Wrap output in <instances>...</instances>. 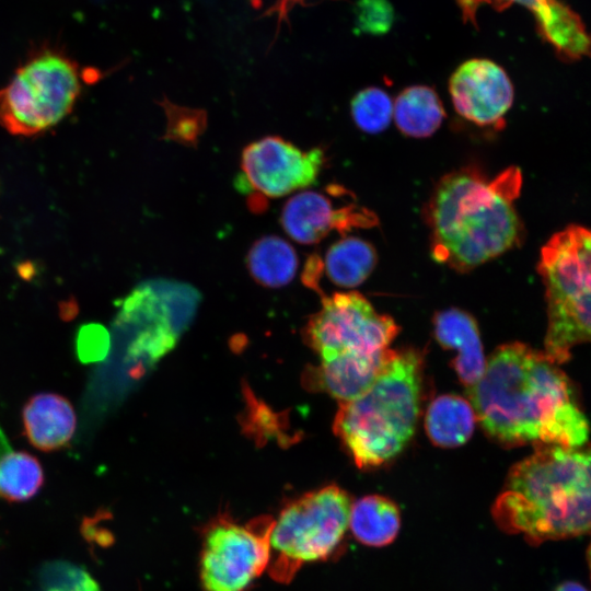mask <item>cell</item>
Returning <instances> with one entry per match:
<instances>
[{
    "mask_svg": "<svg viewBox=\"0 0 591 591\" xmlns=\"http://www.w3.org/2000/svg\"><path fill=\"white\" fill-rule=\"evenodd\" d=\"M467 395L485 432L506 447H582L589 422L569 379L544 352L498 347Z\"/></svg>",
    "mask_w": 591,
    "mask_h": 591,
    "instance_id": "obj_1",
    "label": "cell"
},
{
    "mask_svg": "<svg viewBox=\"0 0 591 591\" xmlns=\"http://www.w3.org/2000/svg\"><path fill=\"white\" fill-rule=\"evenodd\" d=\"M522 173L488 177L474 166L440 178L426 206L433 259L465 273L515 247L523 227L514 208Z\"/></svg>",
    "mask_w": 591,
    "mask_h": 591,
    "instance_id": "obj_2",
    "label": "cell"
},
{
    "mask_svg": "<svg viewBox=\"0 0 591 591\" xmlns=\"http://www.w3.org/2000/svg\"><path fill=\"white\" fill-rule=\"evenodd\" d=\"M491 517L531 545L591 533V447H537L510 468Z\"/></svg>",
    "mask_w": 591,
    "mask_h": 591,
    "instance_id": "obj_3",
    "label": "cell"
},
{
    "mask_svg": "<svg viewBox=\"0 0 591 591\" xmlns=\"http://www.w3.org/2000/svg\"><path fill=\"white\" fill-rule=\"evenodd\" d=\"M421 356L396 351L373 384L341 402L333 429L360 468L395 457L412 439L420 410Z\"/></svg>",
    "mask_w": 591,
    "mask_h": 591,
    "instance_id": "obj_4",
    "label": "cell"
},
{
    "mask_svg": "<svg viewBox=\"0 0 591 591\" xmlns=\"http://www.w3.org/2000/svg\"><path fill=\"white\" fill-rule=\"evenodd\" d=\"M537 269L547 303L544 354L560 364L575 346L591 343V230L569 225L555 233L541 250Z\"/></svg>",
    "mask_w": 591,
    "mask_h": 591,
    "instance_id": "obj_5",
    "label": "cell"
},
{
    "mask_svg": "<svg viewBox=\"0 0 591 591\" xmlns=\"http://www.w3.org/2000/svg\"><path fill=\"white\" fill-rule=\"evenodd\" d=\"M352 502L346 490L328 485L286 503L270 534L269 576L288 583L303 565L332 558L349 529Z\"/></svg>",
    "mask_w": 591,
    "mask_h": 591,
    "instance_id": "obj_6",
    "label": "cell"
},
{
    "mask_svg": "<svg viewBox=\"0 0 591 591\" xmlns=\"http://www.w3.org/2000/svg\"><path fill=\"white\" fill-rule=\"evenodd\" d=\"M80 90L72 60L56 53L37 55L0 90V126L14 136L44 132L71 112Z\"/></svg>",
    "mask_w": 591,
    "mask_h": 591,
    "instance_id": "obj_7",
    "label": "cell"
},
{
    "mask_svg": "<svg viewBox=\"0 0 591 591\" xmlns=\"http://www.w3.org/2000/svg\"><path fill=\"white\" fill-rule=\"evenodd\" d=\"M275 519L246 523L219 513L201 531L200 582L204 591H246L267 570Z\"/></svg>",
    "mask_w": 591,
    "mask_h": 591,
    "instance_id": "obj_8",
    "label": "cell"
},
{
    "mask_svg": "<svg viewBox=\"0 0 591 591\" xmlns=\"http://www.w3.org/2000/svg\"><path fill=\"white\" fill-rule=\"evenodd\" d=\"M389 315L378 313L358 292L324 297L321 310L305 326L304 337L322 360L345 352L372 354L386 349L398 333Z\"/></svg>",
    "mask_w": 591,
    "mask_h": 591,
    "instance_id": "obj_9",
    "label": "cell"
},
{
    "mask_svg": "<svg viewBox=\"0 0 591 591\" xmlns=\"http://www.w3.org/2000/svg\"><path fill=\"white\" fill-rule=\"evenodd\" d=\"M325 163L321 148L303 151L276 136H268L246 146L241 157L242 179L237 188L252 196L277 198L313 185Z\"/></svg>",
    "mask_w": 591,
    "mask_h": 591,
    "instance_id": "obj_10",
    "label": "cell"
},
{
    "mask_svg": "<svg viewBox=\"0 0 591 591\" xmlns=\"http://www.w3.org/2000/svg\"><path fill=\"white\" fill-rule=\"evenodd\" d=\"M452 104L466 120L478 126L498 123L510 109L514 91L506 71L489 59L460 65L449 81Z\"/></svg>",
    "mask_w": 591,
    "mask_h": 591,
    "instance_id": "obj_11",
    "label": "cell"
},
{
    "mask_svg": "<svg viewBox=\"0 0 591 591\" xmlns=\"http://www.w3.org/2000/svg\"><path fill=\"white\" fill-rule=\"evenodd\" d=\"M465 21L473 20L477 7L489 4L502 11L513 3L526 8L536 21L537 30L564 60L591 57V35L580 16L559 0H456Z\"/></svg>",
    "mask_w": 591,
    "mask_h": 591,
    "instance_id": "obj_12",
    "label": "cell"
},
{
    "mask_svg": "<svg viewBox=\"0 0 591 591\" xmlns=\"http://www.w3.org/2000/svg\"><path fill=\"white\" fill-rule=\"evenodd\" d=\"M375 216L355 206L335 208L321 193L305 190L288 199L281 210L280 223L286 233L301 244H315L333 230L340 233L352 228L375 224Z\"/></svg>",
    "mask_w": 591,
    "mask_h": 591,
    "instance_id": "obj_13",
    "label": "cell"
},
{
    "mask_svg": "<svg viewBox=\"0 0 591 591\" xmlns=\"http://www.w3.org/2000/svg\"><path fill=\"white\" fill-rule=\"evenodd\" d=\"M395 354L389 348L372 354H340L322 360L320 367L308 372L306 381L340 403L347 402L364 393Z\"/></svg>",
    "mask_w": 591,
    "mask_h": 591,
    "instance_id": "obj_14",
    "label": "cell"
},
{
    "mask_svg": "<svg viewBox=\"0 0 591 591\" xmlns=\"http://www.w3.org/2000/svg\"><path fill=\"white\" fill-rule=\"evenodd\" d=\"M433 327L439 344L456 351L453 363L459 379L466 387L475 384L486 367L475 320L466 312L449 309L436 314Z\"/></svg>",
    "mask_w": 591,
    "mask_h": 591,
    "instance_id": "obj_15",
    "label": "cell"
},
{
    "mask_svg": "<svg viewBox=\"0 0 591 591\" xmlns=\"http://www.w3.org/2000/svg\"><path fill=\"white\" fill-rule=\"evenodd\" d=\"M23 425L28 441L42 451H55L71 440L76 426V413L65 397L43 393L32 397L23 409Z\"/></svg>",
    "mask_w": 591,
    "mask_h": 591,
    "instance_id": "obj_16",
    "label": "cell"
},
{
    "mask_svg": "<svg viewBox=\"0 0 591 591\" xmlns=\"http://www.w3.org/2000/svg\"><path fill=\"white\" fill-rule=\"evenodd\" d=\"M401 511L390 498L368 495L352 502L349 529L362 545L384 547L397 537L401 530Z\"/></svg>",
    "mask_w": 591,
    "mask_h": 591,
    "instance_id": "obj_17",
    "label": "cell"
},
{
    "mask_svg": "<svg viewBox=\"0 0 591 591\" xmlns=\"http://www.w3.org/2000/svg\"><path fill=\"white\" fill-rule=\"evenodd\" d=\"M476 414L470 401L454 394L434 398L428 407L425 428L432 443L441 448L464 444L472 436Z\"/></svg>",
    "mask_w": 591,
    "mask_h": 591,
    "instance_id": "obj_18",
    "label": "cell"
},
{
    "mask_svg": "<svg viewBox=\"0 0 591 591\" xmlns=\"http://www.w3.org/2000/svg\"><path fill=\"white\" fill-rule=\"evenodd\" d=\"M393 117L399 131L413 138H426L441 126L445 112L436 91L427 85L403 90L393 104Z\"/></svg>",
    "mask_w": 591,
    "mask_h": 591,
    "instance_id": "obj_19",
    "label": "cell"
},
{
    "mask_svg": "<svg viewBox=\"0 0 591 591\" xmlns=\"http://www.w3.org/2000/svg\"><path fill=\"white\" fill-rule=\"evenodd\" d=\"M246 266L256 282L279 288L288 285L298 269V255L290 243L277 235L254 242L246 256Z\"/></svg>",
    "mask_w": 591,
    "mask_h": 591,
    "instance_id": "obj_20",
    "label": "cell"
},
{
    "mask_svg": "<svg viewBox=\"0 0 591 591\" xmlns=\"http://www.w3.org/2000/svg\"><path fill=\"white\" fill-rule=\"evenodd\" d=\"M376 260V252L372 244L360 237L349 236L329 246L322 267L334 285L354 288L370 276Z\"/></svg>",
    "mask_w": 591,
    "mask_h": 591,
    "instance_id": "obj_21",
    "label": "cell"
},
{
    "mask_svg": "<svg viewBox=\"0 0 591 591\" xmlns=\"http://www.w3.org/2000/svg\"><path fill=\"white\" fill-rule=\"evenodd\" d=\"M43 480L39 462L30 453L13 450L0 434V498L25 501L39 490Z\"/></svg>",
    "mask_w": 591,
    "mask_h": 591,
    "instance_id": "obj_22",
    "label": "cell"
},
{
    "mask_svg": "<svg viewBox=\"0 0 591 591\" xmlns=\"http://www.w3.org/2000/svg\"><path fill=\"white\" fill-rule=\"evenodd\" d=\"M351 117L359 129L375 135L385 130L393 118V102L380 88H367L351 100Z\"/></svg>",
    "mask_w": 591,
    "mask_h": 591,
    "instance_id": "obj_23",
    "label": "cell"
},
{
    "mask_svg": "<svg viewBox=\"0 0 591 591\" xmlns=\"http://www.w3.org/2000/svg\"><path fill=\"white\" fill-rule=\"evenodd\" d=\"M393 20V9L386 0H359L357 23L361 31L381 34L386 32Z\"/></svg>",
    "mask_w": 591,
    "mask_h": 591,
    "instance_id": "obj_24",
    "label": "cell"
},
{
    "mask_svg": "<svg viewBox=\"0 0 591 591\" xmlns=\"http://www.w3.org/2000/svg\"><path fill=\"white\" fill-rule=\"evenodd\" d=\"M56 579L55 582L48 583L47 591H99L95 582L86 573L78 570L62 572Z\"/></svg>",
    "mask_w": 591,
    "mask_h": 591,
    "instance_id": "obj_25",
    "label": "cell"
},
{
    "mask_svg": "<svg viewBox=\"0 0 591 591\" xmlns=\"http://www.w3.org/2000/svg\"><path fill=\"white\" fill-rule=\"evenodd\" d=\"M305 0H277L264 13V16H276L277 32H279L282 23H288L289 12L296 4H304Z\"/></svg>",
    "mask_w": 591,
    "mask_h": 591,
    "instance_id": "obj_26",
    "label": "cell"
},
{
    "mask_svg": "<svg viewBox=\"0 0 591 591\" xmlns=\"http://www.w3.org/2000/svg\"><path fill=\"white\" fill-rule=\"evenodd\" d=\"M554 591H588V590L579 582L565 581L558 584Z\"/></svg>",
    "mask_w": 591,
    "mask_h": 591,
    "instance_id": "obj_27",
    "label": "cell"
},
{
    "mask_svg": "<svg viewBox=\"0 0 591 591\" xmlns=\"http://www.w3.org/2000/svg\"><path fill=\"white\" fill-rule=\"evenodd\" d=\"M587 559H588L590 575H591V542H590L589 547H588Z\"/></svg>",
    "mask_w": 591,
    "mask_h": 591,
    "instance_id": "obj_28",
    "label": "cell"
}]
</instances>
